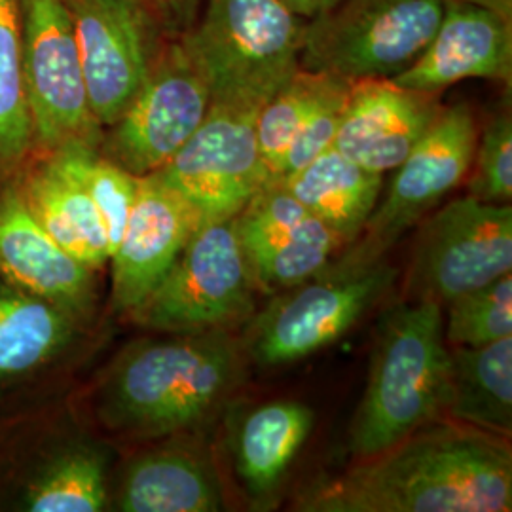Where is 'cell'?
Listing matches in <instances>:
<instances>
[{
  "mask_svg": "<svg viewBox=\"0 0 512 512\" xmlns=\"http://www.w3.org/2000/svg\"><path fill=\"white\" fill-rule=\"evenodd\" d=\"M308 512H509V440L433 421L300 497Z\"/></svg>",
  "mask_w": 512,
  "mask_h": 512,
  "instance_id": "6da1fadb",
  "label": "cell"
},
{
  "mask_svg": "<svg viewBox=\"0 0 512 512\" xmlns=\"http://www.w3.org/2000/svg\"><path fill=\"white\" fill-rule=\"evenodd\" d=\"M241 351L228 332L169 334L131 342L88 389L95 427L116 439L162 440L211 418L241 380Z\"/></svg>",
  "mask_w": 512,
  "mask_h": 512,
  "instance_id": "7a4b0ae2",
  "label": "cell"
},
{
  "mask_svg": "<svg viewBox=\"0 0 512 512\" xmlns=\"http://www.w3.org/2000/svg\"><path fill=\"white\" fill-rule=\"evenodd\" d=\"M450 391V348L444 308L406 300L385 313L370 361L363 401L349 427L355 458L387 448L444 416Z\"/></svg>",
  "mask_w": 512,
  "mask_h": 512,
  "instance_id": "3957f363",
  "label": "cell"
},
{
  "mask_svg": "<svg viewBox=\"0 0 512 512\" xmlns=\"http://www.w3.org/2000/svg\"><path fill=\"white\" fill-rule=\"evenodd\" d=\"M306 21L281 0H205L179 38L211 103L262 109L300 69Z\"/></svg>",
  "mask_w": 512,
  "mask_h": 512,
  "instance_id": "277c9868",
  "label": "cell"
},
{
  "mask_svg": "<svg viewBox=\"0 0 512 512\" xmlns=\"http://www.w3.org/2000/svg\"><path fill=\"white\" fill-rule=\"evenodd\" d=\"M50 412L48 403L0 420V511L109 509V446Z\"/></svg>",
  "mask_w": 512,
  "mask_h": 512,
  "instance_id": "5b68a950",
  "label": "cell"
},
{
  "mask_svg": "<svg viewBox=\"0 0 512 512\" xmlns=\"http://www.w3.org/2000/svg\"><path fill=\"white\" fill-rule=\"evenodd\" d=\"M450 0H338L306 21L300 67L349 82L395 78L439 31Z\"/></svg>",
  "mask_w": 512,
  "mask_h": 512,
  "instance_id": "8992f818",
  "label": "cell"
},
{
  "mask_svg": "<svg viewBox=\"0 0 512 512\" xmlns=\"http://www.w3.org/2000/svg\"><path fill=\"white\" fill-rule=\"evenodd\" d=\"M255 311V285L232 220L205 222L129 321L164 334L238 327Z\"/></svg>",
  "mask_w": 512,
  "mask_h": 512,
  "instance_id": "52a82bcc",
  "label": "cell"
},
{
  "mask_svg": "<svg viewBox=\"0 0 512 512\" xmlns=\"http://www.w3.org/2000/svg\"><path fill=\"white\" fill-rule=\"evenodd\" d=\"M478 131L469 105L444 107L403 164L395 169L384 200L366 220L361 236L349 243L342 256L325 270L351 272L382 260L414 224L465 183Z\"/></svg>",
  "mask_w": 512,
  "mask_h": 512,
  "instance_id": "ba28073f",
  "label": "cell"
},
{
  "mask_svg": "<svg viewBox=\"0 0 512 512\" xmlns=\"http://www.w3.org/2000/svg\"><path fill=\"white\" fill-rule=\"evenodd\" d=\"M397 270L384 258L351 272H329L275 296L249 332L258 366L291 365L327 348L353 329L393 287Z\"/></svg>",
  "mask_w": 512,
  "mask_h": 512,
  "instance_id": "9c48e42d",
  "label": "cell"
},
{
  "mask_svg": "<svg viewBox=\"0 0 512 512\" xmlns=\"http://www.w3.org/2000/svg\"><path fill=\"white\" fill-rule=\"evenodd\" d=\"M512 270L511 203L465 196L421 224L406 274V300H452Z\"/></svg>",
  "mask_w": 512,
  "mask_h": 512,
  "instance_id": "30bf717a",
  "label": "cell"
},
{
  "mask_svg": "<svg viewBox=\"0 0 512 512\" xmlns=\"http://www.w3.org/2000/svg\"><path fill=\"white\" fill-rule=\"evenodd\" d=\"M23 71L37 154L69 145L99 148L73 23L63 0H19Z\"/></svg>",
  "mask_w": 512,
  "mask_h": 512,
  "instance_id": "8fae6325",
  "label": "cell"
},
{
  "mask_svg": "<svg viewBox=\"0 0 512 512\" xmlns=\"http://www.w3.org/2000/svg\"><path fill=\"white\" fill-rule=\"evenodd\" d=\"M63 4L73 23L90 109L101 128H110L145 84L171 33L145 0Z\"/></svg>",
  "mask_w": 512,
  "mask_h": 512,
  "instance_id": "7c38bea8",
  "label": "cell"
},
{
  "mask_svg": "<svg viewBox=\"0 0 512 512\" xmlns=\"http://www.w3.org/2000/svg\"><path fill=\"white\" fill-rule=\"evenodd\" d=\"M211 93L179 35H171L128 109L103 129L99 152L135 177L160 171L200 128Z\"/></svg>",
  "mask_w": 512,
  "mask_h": 512,
  "instance_id": "4fadbf2b",
  "label": "cell"
},
{
  "mask_svg": "<svg viewBox=\"0 0 512 512\" xmlns=\"http://www.w3.org/2000/svg\"><path fill=\"white\" fill-rule=\"evenodd\" d=\"M93 325L0 277V420L54 399Z\"/></svg>",
  "mask_w": 512,
  "mask_h": 512,
  "instance_id": "5bb4252c",
  "label": "cell"
},
{
  "mask_svg": "<svg viewBox=\"0 0 512 512\" xmlns=\"http://www.w3.org/2000/svg\"><path fill=\"white\" fill-rule=\"evenodd\" d=\"M258 110L211 103L200 128L152 173L196 211L202 224L236 219L270 184L256 143Z\"/></svg>",
  "mask_w": 512,
  "mask_h": 512,
  "instance_id": "9a60e30c",
  "label": "cell"
},
{
  "mask_svg": "<svg viewBox=\"0 0 512 512\" xmlns=\"http://www.w3.org/2000/svg\"><path fill=\"white\" fill-rule=\"evenodd\" d=\"M202 226L196 211L156 175L139 177L124 236L110 256V308L128 317L164 279Z\"/></svg>",
  "mask_w": 512,
  "mask_h": 512,
  "instance_id": "2e32d148",
  "label": "cell"
},
{
  "mask_svg": "<svg viewBox=\"0 0 512 512\" xmlns=\"http://www.w3.org/2000/svg\"><path fill=\"white\" fill-rule=\"evenodd\" d=\"M442 109L440 93L412 90L393 78L355 80L334 148L355 164L384 175L403 164Z\"/></svg>",
  "mask_w": 512,
  "mask_h": 512,
  "instance_id": "e0dca14e",
  "label": "cell"
},
{
  "mask_svg": "<svg viewBox=\"0 0 512 512\" xmlns=\"http://www.w3.org/2000/svg\"><path fill=\"white\" fill-rule=\"evenodd\" d=\"M0 277L27 293L95 321V270L69 255L29 211L18 179L0 184Z\"/></svg>",
  "mask_w": 512,
  "mask_h": 512,
  "instance_id": "ac0fdd59",
  "label": "cell"
},
{
  "mask_svg": "<svg viewBox=\"0 0 512 512\" xmlns=\"http://www.w3.org/2000/svg\"><path fill=\"white\" fill-rule=\"evenodd\" d=\"M469 78L511 86L512 18L473 2L450 0L429 46L393 80L412 90L442 93Z\"/></svg>",
  "mask_w": 512,
  "mask_h": 512,
  "instance_id": "d6986e66",
  "label": "cell"
},
{
  "mask_svg": "<svg viewBox=\"0 0 512 512\" xmlns=\"http://www.w3.org/2000/svg\"><path fill=\"white\" fill-rule=\"evenodd\" d=\"M222 505L213 461L184 442L150 446L135 454L110 486L112 511L217 512Z\"/></svg>",
  "mask_w": 512,
  "mask_h": 512,
  "instance_id": "ffe728a7",
  "label": "cell"
},
{
  "mask_svg": "<svg viewBox=\"0 0 512 512\" xmlns=\"http://www.w3.org/2000/svg\"><path fill=\"white\" fill-rule=\"evenodd\" d=\"M16 179L29 211L55 243L95 272L103 270L110 260L107 230L73 173L54 154H35Z\"/></svg>",
  "mask_w": 512,
  "mask_h": 512,
  "instance_id": "44dd1931",
  "label": "cell"
},
{
  "mask_svg": "<svg viewBox=\"0 0 512 512\" xmlns=\"http://www.w3.org/2000/svg\"><path fill=\"white\" fill-rule=\"evenodd\" d=\"M277 183L325 222L344 247L361 236L384 192V175L355 164L334 147Z\"/></svg>",
  "mask_w": 512,
  "mask_h": 512,
  "instance_id": "7402d4cb",
  "label": "cell"
},
{
  "mask_svg": "<svg viewBox=\"0 0 512 512\" xmlns=\"http://www.w3.org/2000/svg\"><path fill=\"white\" fill-rule=\"evenodd\" d=\"M313 427L310 406L274 401L251 410L239 423L234 463L247 495L264 503L274 497Z\"/></svg>",
  "mask_w": 512,
  "mask_h": 512,
  "instance_id": "603a6c76",
  "label": "cell"
},
{
  "mask_svg": "<svg viewBox=\"0 0 512 512\" xmlns=\"http://www.w3.org/2000/svg\"><path fill=\"white\" fill-rule=\"evenodd\" d=\"M444 416L511 437L512 336L476 348H450V391Z\"/></svg>",
  "mask_w": 512,
  "mask_h": 512,
  "instance_id": "cb8c5ba5",
  "label": "cell"
},
{
  "mask_svg": "<svg viewBox=\"0 0 512 512\" xmlns=\"http://www.w3.org/2000/svg\"><path fill=\"white\" fill-rule=\"evenodd\" d=\"M340 247L342 239L325 222L308 215L291 228L243 243L241 251L255 291L277 294L321 274Z\"/></svg>",
  "mask_w": 512,
  "mask_h": 512,
  "instance_id": "d4e9b609",
  "label": "cell"
},
{
  "mask_svg": "<svg viewBox=\"0 0 512 512\" xmlns=\"http://www.w3.org/2000/svg\"><path fill=\"white\" fill-rule=\"evenodd\" d=\"M37 154L23 71L19 0H0V184L18 177Z\"/></svg>",
  "mask_w": 512,
  "mask_h": 512,
  "instance_id": "484cf974",
  "label": "cell"
},
{
  "mask_svg": "<svg viewBox=\"0 0 512 512\" xmlns=\"http://www.w3.org/2000/svg\"><path fill=\"white\" fill-rule=\"evenodd\" d=\"M348 84L351 82L346 78L300 67L258 110L256 143L270 183L279 181L283 160L294 135L330 95L340 92Z\"/></svg>",
  "mask_w": 512,
  "mask_h": 512,
  "instance_id": "4316f807",
  "label": "cell"
},
{
  "mask_svg": "<svg viewBox=\"0 0 512 512\" xmlns=\"http://www.w3.org/2000/svg\"><path fill=\"white\" fill-rule=\"evenodd\" d=\"M48 154H54L90 194L105 224L112 256L124 236L129 213L137 196L139 177L107 160L99 148L69 145Z\"/></svg>",
  "mask_w": 512,
  "mask_h": 512,
  "instance_id": "83f0119b",
  "label": "cell"
},
{
  "mask_svg": "<svg viewBox=\"0 0 512 512\" xmlns=\"http://www.w3.org/2000/svg\"><path fill=\"white\" fill-rule=\"evenodd\" d=\"M446 310L444 340L448 348H476L512 336V275L461 294Z\"/></svg>",
  "mask_w": 512,
  "mask_h": 512,
  "instance_id": "f1b7e54d",
  "label": "cell"
},
{
  "mask_svg": "<svg viewBox=\"0 0 512 512\" xmlns=\"http://www.w3.org/2000/svg\"><path fill=\"white\" fill-rule=\"evenodd\" d=\"M469 196L482 202L511 203L512 118L511 109H499L478 131L475 154L467 175Z\"/></svg>",
  "mask_w": 512,
  "mask_h": 512,
  "instance_id": "f546056e",
  "label": "cell"
},
{
  "mask_svg": "<svg viewBox=\"0 0 512 512\" xmlns=\"http://www.w3.org/2000/svg\"><path fill=\"white\" fill-rule=\"evenodd\" d=\"M349 88H351V84L342 88L340 92L330 95L329 99L311 114L310 120L294 135L293 143L285 154L279 179L300 171L302 167L310 164L311 160H315L319 154L334 147V139H336V133L340 128V120H342V112L346 107Z\"/></svg>",
  "mask_w": 512,
  "mask_h": 512,
  "instance_id": "4dcf8cb0",
  "label": "cell"
},
{
  "mask_svg": "<svg viewBox=\"0 0 512 512\" xmlns=\"http://www.w3.org/2000/svg\"><path fill=\"white\" fill-rule=\"evenodd\" d=\"M160 16L171 35H181L200 14L202 0H145Z\"/></svg>",
  "mask_w": 512,
  "mask_h": 512,
  "instance_id": "1f68e13d",
  "label": "cell"
},
{
  "mask_svg": "<svg viewBox=\"0 0 512 512\" xmlns=\"http://www.w3.org/2000/svg\"><path fill=\"white\" fill-rule=\"evenodd\" d=\"M296 16L313 19L330 10L338 0H281Z\"/></svg>",
  "mask_w": 512,
  "mask_h": 512,
  "instance_id": "d6a6232c",
  "label": "cell"
},
{
  "mask_svg": "<svg viewBox=\"0 0 512 512\" xmlns=\"http://www.w3.org/2000/svg\"><path fill=\"white\" fill-rule=\"evenodd\" d=\"M465 2H473V4H478V6H486V8L494 10V12L505 16V18H511V0H465Z\"/></svg>",
  "mask_w": 512,
  "mask_h": 512,
  "instance_id": "836d02e7",
  "label": "cell"
}]
</instances>
